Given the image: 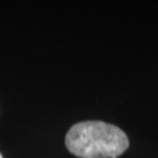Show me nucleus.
<instances>
[{"label": "nucleus", "mask_w": 158, "mask_h": 158, "mask_svg": "<svg viewBox=\"0 0 158 158\" xmlns=\"http://www.w3.org/2000/svg\"><path fill=\"white\" fill-rule=\"evenodd\" d=\"M65 143L73 155L80 158H117L129 146L124 131L103 121H83L73 125Z\"/></svg>", "instance_id": "1"}, {"label": "nucleus", "mask_w": 158, "mask_h": 158, "mask_svg": "<svg viewBox=\"0 0 158 158\" xmlns=\"http://www.w3.org/2000/svg\"><path fill=\"white\" fill-rule=\"evenodd\" d=\"M0 158H3V157H2V155H1V154H0Z\"/></svg>", "instance_id": "2"}]
</instances>
